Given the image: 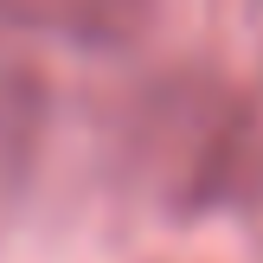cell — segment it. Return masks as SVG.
<instances>
[{"label":"cell","instance_id":"6da1fadb","mask_svg":"<svg viewBox=\"0 0 263 263\" xmlns=\"http://www.w3.org/2000/svg\"><path fill=\"white\" fill-rule=\"evenodd\" d=\"M148 20H154V0H0V32L90 45V51H116L141 39Z\"/></svg>","mask_w":263,"mask_h":263},{"label":"cell","instance_id":"7a4b0ae2","mask_svg":"<svg viewBox=\"0 0 263 263\" xmlns=\"http://www.w3.org/2000/svg\"><path fill=\"white\" fill-rule=\"evenodd\" d=\"M39 128H45V90H39V77L26 64L0 58V186L26 167Z\"/></svg>","mask_w":263,"mask_h":263}]
</instances>
